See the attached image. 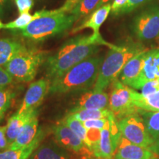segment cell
Wrapping results in <instances>:
<instances>
[{
    "mask_svg": "<svg viewBox=\"0 0 159 159\" xmlns=\"http://www.w3.org/2000/svg\"><path fill=\"white\" fill-rule=\"evenodd\" d=\"M108 122V118L107 119H90L83 122V126L86 130H102L106 126Z\"/></svg>",
    "mask_w": 159,
    "mask_h": 159,
    "instance_id": "cell-30",
    "label": "cell"
},
{
    "mask_svg": "<svg viewBox=\"0 0 159 159\" xmlns=\"http://www.w3.org/2000/svg\"><path fill=\"white\" fill-rule=\"evenodd\" d=\"M128 1V0H114L113 3L111 4V12L113 14L116 15Z\"/></svg>",
    "mask_w": 159,
    "mask_h": 159,
    "instance_id": "cell-35",
    "label": "cell"
},
{
    "mask_svg": "<svg viewBox=\"0 0 159 159\" xmlns=\"http://www.w3.org/2000/svg\"><path fill=\"white\" fill-rule=\"evenodd\" d=\"M112 114L109 108L105 109H71L68 114L78 119L80 122H84L90 119H107Z\"/></svg>",
    "mask_w": 159,
    "mask_h": 159,
    "instance_id": "cell-23",
    "label": "cell"
},
{
    "mask_svg": "<svg viewBox=\"0 0 159 159\" xmlns=\"http://www.w3.org/2000/svg\"><path fill=\"white\" fill-rule=\"evenodd\" d=\"M131 94L133 102L138 108L146 111H159V91L148 96H142L132 89Z\"/></svg>",
    "mask_w": 159,
    "mask_h": 159,
    "instance_id": "cell-22",
    "label": "cell"
},
{
    "mask_svg": "<svg viewBox=\"0 0 159 159\" xmlns=\"http://www.w3.org/2000/svg\"><path fill=\"white\" fill-rule=\"evenodd\" d=\"M82 159H102V158H96V157L94 156H84Z\"/></svg>",
    "mask_w": 159,
    "mask_h": 159,
    "instance_id": "cell-39",
    "label": "cell"
},
{
    "mask_svg": "<svg viewBox=\"0 0 159 159\" xmlns=\"http://www.w3.org/2000/svg\"><path fill=\"white\" fill-rule=\"evenodd\" d=\"M134 30L142 41L156 39L159 35V7L150 6L134 19Z\"/></svg>",
    "mask_w": 159,
    "mask_h": 159,
    "instance_id": "cell-9",
    "label": "cell"
},
{
    "mask_svg": "<svg viewBox=\"0 0 159 159\" xmlns=\"http://www.w3.org/2000/svg\"><path fill=\"white\" fill-rule=\"evenodd\" d=\"M132 89L118 79L112 83V90L109 97L108 108L117 120L134 114H139V108L133 102Z\"/></svg>",
    "mask_w": 159,
    "mask_h": 159,
    "instance_id": "cell-8",
    "label": "cell"
},
{
    "mask_svg": "<svg viewBox=\"0 0 159 159\" xmlns=\"http://www.w3.org/2000/svg\"><path fill=\"white\" fill-rule=\"evenodd\" d=\"M139 114L142 117L148 133L156 141L159 136V111H146L139 109Z\"/></svg>",
    "mask_w": 159,
    "mask_h": 159,
    "instance_id": "cell-24",
    "label": "cell"
},
{
    "mask_svg": "<svg viewBox=\"0 0 159 159\" xmlns=\"http://www.w3.org/2000/svg\"><path fill=\"white\" fill-rule=\"evenodd\" d=\"M36 114H38L37 110L28 111L21 114L16 113L10 117L6 125V136L9 144L14 142L26 123Z\"/></svg>",
    "mask_w": 159,
    "mask_h": 159,
    "instance_id": "cell-20",
    "label": "cell"
},
{
    "mask_svg": "<svg viewBox=\"0 0 159 159\" xmlns=\"http://www.w3.org/2000/svg\"><path fill=\"white\" fill-rule=\"evenodd\" d=\"M9 143L6 136V125L0 126V151H4L9 148Z\"/></svg>",
    "mask_w": 159,
    "mask_h": 159,
    "instance_id": "cell-34",
    "label": "cell"
},
{
    "mask_svg": "<svg viewBox=\"0 0 159 159\" xmlns=\"http://www.w3.org/2000/svg\"><path fill=\"white\" fill-rule=\"evenodd\" d=\"M149 150H150L151 151L155 152L157 156H159V136L158 137V139L155 141V142L153 143V144L150 147V148H148Z\"/></svg>",
    "mask_w": 159,
    "mask_h": 159,
    "instance_id": "cell-36",
    "label": "cell"
},
{
    "mask_svg": "<svg viewBox=\"0 0 159 159\" xmlns=\"http://www.w3.org/2000/svg\"><path fill=\"white\" fill-rule=\"evenodd\" d=\"M50 80L48 78H41L32 83L26 92L23 102L17 111L21 114L28 111H35L41 105L46 95L49 93Z\"/></svg>",
    "mask_w": 159,
    "mask_h": 159,
    "instance_id": "cell-11",
    "label": "cell"
},
{
    "mask_svg": "<svg viewBox=\"0 0 159 159\" xmlns=\"http://www.w3.org/2000/svg\"><path fill=\"white\" fill-rule=\"evenodd\" d=\"M52 133L55 142L63 148L84 156H93L82 140L62 120L53 127Z\"/></svg>",
    "mask_w": 159,
    "mask_h": 159,
    "instance_id": "cell-10",
    "label": "cell"
},
{
    "mask_svg": "<svg viewBox=\"0 0 159 159\" xmlns=\"http://www.w3.org/2000/svg\"><path fill=\"white\" fill-rule=\"evenodd\" d=\"M158 156L148 148L133 144L124 137H121L115 152L114 159H154Z\"/></svg>",
    "mask_w": 159,
    "mask_h": 159,
    "instance_id": "cell-13",
    "label": "cell"
},
{
    "mask_svg": "<svg viewBox=\"0 0 159 159\" xmlns=\"http://www.w3.org/2000/svg\"><path fill=\"white\" fill-rule=\"evenodd\" d=\"M157 78H159V49H155L147 52L142 70L130 88L141 89L148 81Z\"/></svg>",
    "mask_w": 159,
    "mask_h": 159,
    "instance_id": "cell-12",
    "label": "cell"
},
{
    "mask_svg": "<svg viewBox=\"0 0 159 159\" xmlns=\"http://www.w3.org/2000/svg\"><path fill=\"white\" fill-rule=\"evenodd\" d=\"M109 97L107 93L98 91H89L77 99L73 109H105L108 108Z\"/></svg>",
    "mask_w": 159,
    "mask_h": 159,
    "instance_id": "cell-16",
    "label": "cell"
},
{
    "mask_svg": "<svg viewBox=\"0 0 159 159\" xmlns=\"http://www.w3.org/2000/svg\"><path fill=\"white\" fill-rule=\"evenodd\" d=\"M157 38H158V39H159V35H158V37H157Z\"/></svg>",
    "mask_w": 159,
    "mask_h": 159,
    "instance_id": "cell-41",
    "label": "cell"
},
{
    "mask_svg": "<svg viewBox=\"0 0 159 159\" xmlns=\"http://www.w3.org/2000/svg\"><path fill=\"white\" fill-rule=\"evenodd\" d=\"M148 51V49H145L129 60L118 77L121 83L129 87L132 86L142 70Z\"/></svg>",
    "mask_w": 159,
    "mask_h": 159,
    "instance_id": "cell-15",
    "label": "cell"
},
{
    "mask_svg": "<svg viewBox=\"0 0 159 159\" xmlns=\"http://www.w3.org/2000/svg\"><path fill=\"white\" fill-rule=\"evenodd\" d=\"M76 21L74 15L61 12L37 18L20 31L21 35L27 39L41 41L67 30Z\"/></svg>",
    "mask_w": 159,
    "mask_h": 159,
    "instance_id": "cell-4",
    "label": "cell"
},
{
    "mask_svg": "<svg viewBox=\"0 0 159 159\" xmlns=\"http://www.w3.org/2000/svg\"><path fill=\"white\" fill-rule=\"evenodd\" d=\"M8 2L9 0H0V16L4 14Z\"/></svg>",
    "mask_w": 159,
    "mask_h": 159,
    "instance_id": "cell-37",
    "label": "cell"
},
{
    "mask_svg": "<svg viewBox=\"0 0 159 159\" xmlns=\"http://www.w3.org/2000/svg\"><path fill=\"white\" fill-rule=\"evenodd\" d=\"M154 159H155V158H154Z\"/></svg>",
    "mask_w": 159,
    "mask_h": 159,
    "instance_id": "cell-43",
    "label": "cell"
},
{
    "mask_svg": "<svg viewBox=\"0 0 159 159\" xmlns=\"http://www.w3.org/2000/svg\"><path fill=\"white\" fill-rule=\"evenodd\" d=\"M103 61L102 55H95L75 65L61 77L50 81L49 93L66 94L94 87Z\"/></svg>",
    "mask_w": 159,
    "mask_h": 159,
    "instance_id": "cell-2",
    "label": "cell"
},
{
    "mask_svg": "<svg viewBox=\"0 0 159 159\" xmlns=\"http://www.w3.org/2000/svg\"><path fill=\"white\" fill-rule=\"evenodd\" d=\"M46 136L45 131L40 129L35 139L30 144L19 150H7L0 151V159H29L35 150L41 145Z\"/></svg>",
    "mask_w": 159,
    "mask_h": 159,
    "instance_id": "cell-18",
    "label": "cell"
},
{
    "mask_svg": "<svg viewBox=\"0 0 159 159\" xmlns=\"http://www.w3.org/2000/svg\"><path fill=\"white\" fill-rule=\"evenodd\" d=\"M111 0H100V1H99V2L98 3V5H97V6L96 9H98L100 7H102V6L106 5V4L109 3V2H111ZM96 9H95V10H96ZM95 10H94V11H95Z\"/></svg>",
    "mask_w": 159,
    "mask_h": 159,
    "instance_id": "cell-38",
    "label": "cell"
},
{
    "mask_svg": "<svg viewBox=\"0 0 159 159\" xmlns=\"http://www.w3.org/2000/svg\"><path fill=\"white\" fill-rule=\"evenodd\" d=\"M117 125L122 136L133 144L149 148L155 142L139 114L129 115L117 120Z\"/></svg>",
    "mask_w": 159,
    "mask_h": 159,
    "instance_id": "cell-6",
    "label": "cell"
},
{
    "mask_svg": "<svg viewBox=\"0 0 159 159\" xmlns=\"http://www.w3.org/2000/svg\"><path fill=\"white\" fill-rule=\"evenodd\" d=\"M113 45L90 35H78L63 44L55 54L45 62L46 75L49 80L61 77L69 69L89 57L94 56L99 51V45Z\"/></svg>",
    "mask_w": 159,
    "mask_h": 159,
    "instance_id": "cell-1",
    "label": "cell"
},
{
    "mask_svg": "<svg viewBox=\"0 0 159 159\" xmlns=\"http://www.w3.org/2000/svg\"><path fill=\"white\" fill-rule=\"evenodd\" d=\"M62 121L82 140V142L84 143L86 148L89 149L88 130H86L85 127L83 126V122L71 116L70 114H67L64 117V119H63Z\"/></svg>",
    "mask_w": 159,
    "mask_h": 159,
    "instance_id": "cell-26",
    "label": "cell"
},
{
    "mask_svg": "<svg viewBox=\"0 0 159 159\" xmlns=\"http://www.w3.org/2000/svg\"><path fill=\"white\" fill-rule=\"evenodd\" d=\"M27 48L17 40L9 38L0 39V66H5L13 57Z\"/></svg>",
    "mask_w": 159,
    "mask_h": 159,
    "instance_id": "cell-21",
    "label": "cell"
},
{
    "mask_svg": "<svg viewBox=\"0 0 159 159\" xmlns=\"http://www.w3.org/2000/svg\"><path fill=\"white\" fill-rule=\"evenodd\" d=\"M30 159H74V157L56 142H49L40 145Z\"/></svg>",
    "mask_w": 159,
    "mask_h": 159,
    "instance_id": "cell-17",
    "label": "cell"
},
{
    "mask_svg": "<svg viewBox=\"0 0 159 159\" xmlns=\"http://www.w3.org/2000/svg\"><path fill=\"white\" fill-rule=\"evenodd\" d=\"M46 52L36 48L27 47L13 57L5 66L10 75L20 82H30L36 76L39 66L44 61Z\"/></svg>",
    "mask_w": 159,
    "mask_h": 159,
    "instance_id": "cell-5",
    "label": "cell"
},
{
    "mask_svg": "<svg viewBox=\"0 0 159 159\" xmlns=\"http://www.w3.org/2000/svg\"><path fill=\"white\" fill-rule=\"evenodd\" d=\"M155 159H158V158H155Z\"/></svg>",
    "mask_w": 159,
    "mask_h": 159,
    "instance_id": "cell-42",
    "label": "cell"
},
{
    "mask_svg": "<svg viewBox=\"0 0 159 159\" xmlns=\"http://www.w3.org/2000/svg\"><path fill=\"white\" fill-rule=\"evenodd\" d=\"M13 93L7 88H0V122L2 121L7 109L11 106Z\"/></svg>",
    "mask_w": 159,
    "mask_h": 159,
    "instance_id": "cell-28",
    "label": "cell"
},
{
    "mask_svg": "<svg viewBox=\"0 0 159 159\" xmlns=\"http://www.w3.org/2000/svg\"><path fill=\"white\" fill-rule=\"evenodd\" d=\"M144 49L140 43H131L125 47L113 45L101 65L93 90L103 91L108 88L115 80L118 79L129 60Z\"/></svg>",
    "mask_w": 159,
    "mask_h": 159,
    "instance_id": "cell-3",
    "label": "cell"
},
{
    "mask_svg": "<svg viewBox=\"0 0 159 159\" xmlns=\"http://www.w3.org/2000/svg\"><path fill=\"white\" fill-rule=\"evenodd\" d=\"M158 91H159V78L152 80L145 83L141 89L140 94L142 96H148L154 94Z\"/></svg>",
    "mask_w": 159,
    "mask_h": 159,
    "instance_id": "cell-31",
    "label": "cell"
},
{
    "mask_svg": "<svg viewBox=\"0 0 159 159\" xmlns=\"http://www.w3.org/2000/svg\"><path fill=\"white\" fill-rule=\"evenodd\" d=\"M15 3L19 14H22L25 13H29L33 7L34 2L33 0H15Z\"/></svg>",
    "mask_w": 159,
    "mask_h": 159,
    "instance_id": "cell-32",
    "label": "cell"
},
{
    "mask_svg": "<svg viewBox=\"0 0 159 159\" xmlns=\"http://www.w3.org/2000/svg\"><path fill=\"white\" fill-rule=\"evenodd\" d=\"M121 137L117 119L112 113L108 117L106 126L100 131L99 140L92 147L93 156L102 159H114Z\"/></svg>",
    "mask_w": 159,
    "mask_h": 159,
    "instance_id": "cell-7",
    "label": "cell"
},
{
    "mask_svg": "<svg viewBox=\"0 0 159 159\" xmlns=\"http://www.w3.org/2000/svg\"><path fill=\"white\" fill-rule=\"evenodd\" d=\"M38 127H39V119H38V114H36L30 119L29 122L26 123L14 142L10 144L8 149L19 150L29 145L36 136L39 131Z\"/></svg>",
    "mask_w": 159,
    "mask_h": 159,
    "instance_id": "cell-19",
    "label": "cell"
},
{
    "mask_svg": "<svg viewBox=\"0 0 159 159\" xmlns=\"http://www.w3.org/2000/svg\"><path fill=\"white\" fill-rule=\"evenodd\" d=\"M13 81V77L4 69L2 66H0V88L7 87L11 84Z\"/></svg>",
    "mask_w": 159,
    "mask_h": 159,
    "instance_id": "cell-33",
    "label": "cell"
},
{
    "mask_svg": "<svg viewBox=\"0 0 159 159\" xmlns=\"http://www.w3.org/2000/svg\"><path fill=\"white\" fill-rule=\"evenodd\" d=\"M151 0H128L126 4L120 9L116 15H122L129 13L135 9L138 8L140 6L144 5V4L149 2Z\"/></svg>",
    "mask_w": 159,
    "mask_h": 159,
    "instance_id": "cell-29",
    "label": "cell"
},
{
    "mask_svg": "<svg viewBox=\"0 0 159 159\" xmlns=\"http://www.w3.org/2000/svg\"><path fill=\"white\" fill-rule=\"evenodd\" d=\"M111 11V4L108 3L106 5L102 6L98 9H96L89 16V19L77 27H75L71 31L72 34L79 33L83 30L90 28L93 30L92 35L94 37L98 39H102L99 33V29L105 20L108 18L109 13Z\"/></svg>",
    "mask_w": 159,
    "mask_h": 159,
    "instance_id": "cell-14",
    "label": "cell"
},
{
    "mask_svg": "<svg viewBox=\"0 0 159 159\" xmlns=\"http://www.w3.org/2000/svg\"><path fill=\"white\" fill-rule=\"evenodd\" d=\"M35 19H37L35 13L33 15H31L30 13H22V14H19V16L16 18L15 20L10 21L7 24H4L3 29L11 30H21Z\"/></svg>",
    "mask_w": 159,
    "mask_h": 159,
    "instance_id": "cell-27",
    "label": "cell"
},
{
    "mask_svg": "<svg viewBox=\"0 0 159 159\" xmlns=\"http://www.w3.org/2000/svg\"><path fill=\"white\" fill-rule=\"evenodd\" d=\"M4 28V24L2 22L1 20H0V30H1L2 29Z\"/></svg>",
    "mask_w": 159,
    "mask_h": 159,
    "instance_id": "cell-40",
    "label": "cell"
},
{
    "mask_svg": "<svg viewBox=\"0 0 159 159\" xmlns=\"http://www.w3.org/2000/svg\"><path fill=\"white\" fill-rule=\"evenodd\" d=\"M99 1L100 0H79L69 13L80 20L82 17L91 14L96 9Z\"/></svg>",
    "mask_w": 159,
    "mask_h": 159,
    "instance_id": "cell-25",
    "label": "cell"
}]
</instances>
